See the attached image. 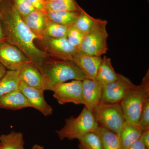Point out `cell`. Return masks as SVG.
Segmentation results:
<instances>
[{
    "mask_svg": "<svg viewBox=\"0 0 149 149\" xmlns=\"http://www.w3.org/2000/svg\"><path fill=\"white\" fill-rule=\"evenodd\" d=\"M101 56L89 55L77 52L72 61L85 74L86 78L95 79Z\"/></svg>",
    "mask_w": 149,
    "mask_h": 149,
    "instance_id": "cell-14",
    "label": "cell"
},
{
    "mask_svg": "<svg viewBox=\"0 0 149 149\" xmlns=\"http://www.w3.org/2000/svg\"><path fill=\"white\" fill-rule=\"evenodd\" d=\"M17 71L20 81L30 87L47 91L45 77L40 70L31 62L22 65Z\"/></svg>",
    "mask_w": 149,
    "mask_h": 149,
    "instance_id": "cell-12",
    "label": "cell"
},
{
    "mask_svg": "<svg viewBox=\"0 0 149 149\" xmlns=\"http://www.w3.org/2000/svg\"><path fill=\"white\" fill-rule=\"evenodd\" d=\"M93 112L84 107L76 117L71 116L65 120V124L56 133L61 140H78L89 133L95 132L98 127Z\"/></svg>",
    "mask_w": 149,
    "mask_h": 149,
    "instance_id": "cell-4",
    "label": "cell"
},
{
    "mask_svg": "<svg viewBox=\"0 0 149 149\" xmlns=\"http://www.w3.org/2000/svg\"><path fill=\"white\" fill-rule=\"evenodd\" d=\"M3 1V0H0V3H1V2L2 1Z\"/></svg>",
    "mask_w": 149,
    "mask_h": 149,
    "instance_id": "cell-37",
    "label": "cell"
},
{
    "mask_svg": "<svg viewBox=\"0 0 149 149\" xmlns=\"http://www.w3.org/2000/svg\"><path fill=\"white\" fill-rule=\"evenodd\" d=\"M1 149H25L23 135L21 132L13 131L0 136Z\"/></svg>",
    "mask_w": 149,
    "mask_h": 149,
    "instance_id": "cell-22",
    "label": "cell"
},
{
    "mask_svg": "<svg viewBox=\"0 0 149 149\" xmlns=\"http://www.w3.org/2000/svg\"><path fill=\"white\" fill-rule=\"evenodd\" d=\"M140 140L148 149H149V129L143 130L141 134Z\"/></svg>",
    "mask_w": 149,
    "mask_h": 149,
    "instance_id": "cell-30",
    "label": "cell"
},
{
    "mask_svg": "<svg viewBox=\"0 0 149 149\" xmlns=\"http://www.w3.org/2000/svg\"><path fill=\"white\" fill-rule=\"evenodd\" d=\"M82 81L83 104L92 111L100 102L103 85L96 79L86 78Z\"/></svg>",
    "mask_w": 149,
    "mask_h": 149,
    "instance_id": "cell-13",
    "label": "cell"
},
{
    "mask_svg": "<svg viewBox=\"0 0 149 149\" xmlns=\"http://www.w3.org/2000/svg\"><path fill=\"white\" fill-rule=\"evenodd\" d=\"M20 79L17 70H7L0 79V98L18 90Z\"/></svg>",
    "mask_w": 149,
    "mask_h": 149,
    "instance_id": "cell-19",
    "label": "cell"
},
{
    "mask_svg": "<svg viewBox=\"0 0 149 149\" xmlns=\"http://www.w3.org/2000/svg\"><path fill=\"white\" fill-rule=\"evenodd\" d=\"M95 133L100 139L102 149H121L118 134L106 128L98 126Z\"/></svg>",
    "mask_w": 149,
    "mask_h": 149,
    "instance_id": "cell-21",
    "label": "cell"
},
{
    "mask_svg": "<svg viewBox=\"0 0 149 149\" xmlns=\"http://www.w3.org/2000/svg\"><path fill=\"white\" fill-rule=\"evenodd\" d=\"M68 27L58 24L48 19L44 32V36L51 38L66 37Z\"/></svg>",
    "mask_w": 149,
    "mask_h": 149,
    "instance_id": "cell-26",
    "label": "cell"
},
{
    "mask_svg": "<svg viewBox=\"0 0 149 149\" xmlns=\"http://www.w3.org/2000/svg\"><path fill=\"white\" fill-rule=\"evenodd\" d=\"M30 62L27 56L15 46L6 41L0 43V64L7 70H17L22 65Z\"/></svg>",
    "mask_w": 149,
    "mask_h": 149,
    "instance_id": "cell-10",
    "label": "cell"
},
{
    "mask_svg": "<svg viewBox=\"0 0 149 149\" xmlns=\"http://www.w3.org/2000/svg\"><path fill=\"white\" fill-rule=\"evenodd\" d=\"M139 125L143 131L149 129V97L144 102Z\"/></svg>",
    "mask_w": 149,
    "mask_h": 149,
    "instance_id": "cell-29",
    "label": "cell"
},
{
    "mask_svg": "<svg viewBox=\"0 0 149 149\" xmlns=\"http://www.w3.org/2000/svg\"><path fill=\"white\" fill-rule=\"evenodd\" d=\"M127 149H148L140 139L131 144Z\"/></svg>",
    "mask_w": 149,
    "mask_h": 149,
    "instance_id": "cell-32",
    "label": "cell"
},
{
    "mask_svg": "<svg viewBox=\"0 0 149 149\" xmlns=\"http://www.w3.org/2000/svg\"><path fill=\"white\" fill-rule=\"evenodd\" d=\"M135 86L125 76L119 74L117 80L103 86L100 102L113 104L120 103L130 89Z\"/></svg>",
    "mask_w": 149,
    "mask_h": 149,
    "instance_id": "cell-9",
    "label": "cell"
},
{
    "mask_svg": "<svg viewBox=\"0 0 149 149\" xmlns=\"http://www.w3.org/2000/svg\"><path fill=\"white\" fill-rule=\"evenodd\" d=\"M0 149H1V144H0Z\"/></svg>",
    "mask_w": 149,
    "mask_h": 149,
    "instance_id": "cell-38",
    "label": "cell"
},
{
    "mask_svg": "<svg viewBox=\"0 0 149 149\" xmlns=\"http://www.w3.org/2000/svg\"><path fill=\"white\" fill-rule=\"evenodd\" d=\"M78 140L79 149H102L100 139L95 132L87 133Z\"/></svg>",
    "mask_w": 149,
    "mask_h": 149,
    "instance_id": "cell-25",
    "label": "cell"
},
{
    "mask_svg": "<svg viewBox=\"0 0 149 149\" xmlns=\"http://www.w3.org/2000/svg\"><path fill=\"white\" fill-rule=\"evenodd\" d=\"M92 112L99 126L119 134L125 121L120 103L100 102Z\"/></svg>",
    "mask_w": 149,
    "mask_h": 149,
    "instance_id": "cell-6",
    "label": "cell"
},
{
    "mask_svg": "<svg viewBox=\"0 0 149 149\" xmlns=\"http://www.w3.org/2000/svg\"><path fill=\"white\" fill-rule=\"evenodd\" d=\"M119 75L112 65L111 58L104 56L99 65L96 80L104 86L117 80Z\"/></svg>",
    "mask_w": 149,
    "mask_h": 149,
    "instance_id": "cell-18",
    "label": "cell"
},
{
    "mask_svg": "<svg viewBox=\"0 0 149 149\" xmlns=\"http://www.w3.org/2000/svg\"><path fill=\"white\" fill-rule=\"evenodd\" d=\"M48 19L67 27L73 25L80 13L78 11L45 12Z\"/></svg>",
    "mask_w": 149,
    "mask_h": 149,
    "instance_id": "cell-20",
    "label": "cell"
},
{
    "mask_svg": "<svg viewBox=\"0 0 149 149\" xmlns=\"http://www.w3.org/2000/svg\"><path fill=\"white\" fill-rule=\"evenodd\" d=\"M97 19L95 18L88 14L80 7V13L72 25L85 34L91 30L95 24Z\"/></svg>",
    "mask_w": 149,
    "mask_h": 149,
    "instance_id": "cell-24",
    "label": "cell"
},
{
    "mask_svg": "<svg viewBox=\"0 0 149 149\" xmlns=\"http://www.w3.org/2000/svg\"><path fill=\"white\" fill-rule=\"evenodd\" d=\"M45 80L47 91H52L56 85L70 80L83 81L85 74L72 61L49 57L40 69Z\"/></svg>",
    "mask_w": 149,
    "mask_h": 149,
    "instance_id": "cell-2",
    "label": "cell"
},
{
    "mask_svg": "<svg viewBox=\"0 0 149 149\" xmlns=\"http://www.w3.org/2000/svg\"><path fill=\"white\" fill-rule=\"evenodd\" d=\"M18 89L25 96L30 107L37 110L45 116L52 114L53 109L46 102L44 96L45 91L30 87L20 80Z\"/></svg>",
    "mask_w": 149,
    "mask_h": 149,
    "instance_id": "cell-11",
    "label": "cell"
},
{
    "mask_svg": "<svg viewBox=\"0 0 149 149\" xmlns=\"http://www.w3.org/2000/svg\"><path fill=\"white\" fill-rule=\"evenodd\" d=\"M53 96L60 104L72 103L83 104V81L72 80L56 85L53 88Z\"/></svg>",
    "mask_w": 149,
    "mask_h": 149,
    "instance_id": "cell-8",
    "label": "cell"
},
{
    "mask_svg": "<svg viewBox=\"0 0 149 149\" xmlns=\"http://www.w3.org/2000/svg\"><path fill=\"white\" fill-rule=\"evenodd\" d=\"M143 131L139 125L125 121L118 135L120 149L128 148L131 144L140 139Z\"/></svg>",
    "mask_w": 149,
    "mask_h": 149,
    "instance_id": "cell-17",
    "label": "cell"
},
{
    "mask_svg": "<svg viewBox=\"0 0 149 149\" xmlns=\"http://www.w3.org/2000/svg\"><path fill=\"white\" fill-rule=\"evenodd\" d=\"M28 1L32 3V5L37 9L45 12L44 9L45 2L43 0H28Z\"/></svg>",
    "mask_w": 149,
    "mask_h": 149,
    "instance_id": "cell-31",
    "label": "cell"
},
{
    "mask_svg": "<svg viewBox=\"0 0 149 149\" xmlns=\"http://www.w3.org/2000/svg\"><path fill=\"white\" fill-rule=\"evenodd\" d=\"M0 20L6 42L18 48L40 70L49 56L35 45L37 37L25 24L11 0H3L0 3Z\"/></svg>",
    "mask_w": 149,
    "mask_h": 149,
    "instance_id": "cell-1",
    "label": "cell"
},
{
    "mask_svg": "<svg viewBox=\"0 0 149 149\" xmlns=\"http://www.w3.org/2000/svg\"><path fill=\"white\" fill-rule=\"evenodd\" d=\"M149 97V70L141 84L130 89L120 103L125 121L139 125L145 101Z\"/></svg>",
    "mask_w": 149,
    "mask_h": 149,
    "instance_id": "cell-3",
    "label": "cell"
},
{
    "mask_svg": "<svg viewBox=\"0 0 149 149\" xmlns=\"http://www.w3.org/2000/svg\"><path fill=\"white\" fill-rule=\"evenodd\" d=\"M36 46L53 58L72 61L77 49L71 45L66 37L53 38L44 36L35 41Z\"/></svg>",
    "mask_w": 149,
    "mask_h": 149,
    "instance_id": "cell-7",
    "label": "cell"
},
{
    "mask_svg": "<svg viewBox=\"0 0 149 149\" xmlns=\"http://www.w3.org/2000/svg\"><path fill=\"white\" fill-rule=\"evenodd\" d=\"M107 21L97 19L91 30L85 33L77 51L89 55L101 56L108 49L107 30Z\"/></svg>",
    "mask_w": 149,
    "mask_h": 149,
    "instance_id": "cell-5",
    "label": "cell"
},
{
    "mask_svg": "<svg viewBox=\"0 0 149 149\" xmlns=\"http://www.w3.org/2000/svg\"><path fill=\"white\" fill-rule=\"evenodd\" d=\"M85 34L77 29L73 25L68 27L66 38L70 44L76 48H78L83 40Z\"/></svg>",
    "mask_w": 149,
    "mask_h": 149,
    "instance_id": "cell-27",
    "label": "cell"
},
{
    "mask_svg": "<svg viewBox=\"0 0 149 149\" xmlns=\"http://www.w3.org/2000/svg\"><path fill=\"white\" fill-rule=\"evenodd\" d=\"M31 149H45L44 147L38 144H35L31 148Z\"/></svg>",
    "mask_w": 149,
    "mask_h": 149,
    "instance_id": "cell-35",
    "label": "cell"
},
{
    "mask_svg": "<svg viewBox=\"0 0 149 149\" xmlns=\"http://www.w3.org/2000/svg\"><path fill=\"white\" fill-rule=\"evenodd\" d=\"M54 1V0H43L44 2H47L52 1Z\"/></svg>",
    "mask_w": 149,
    "mask_h": 149,
    "instance_id": "cell-36",
    "label": "cell"
},
{
    "mask_svg": "<svg viewBox=\"0 0 149 149\" xmlns=\"http://www.w3.org/2000/svg\"><path fill=\"white\" fill-rule=\"evenodd\" d=\"M28 107H30V105L19 89L0 98V108L17 110Z\"/></svg>",
    "mask_w": 149,
    "mask_h": 149,
    "instance_id": "cell-16",
    "label": "cell"
},
{
    "mask_svg": "<svg viewBox=\"0 0 149 149\" xmlns=\"http://www.w3.org/2000/svg\"><path fill=\"white\" fill-rule=\"evenodd\" d=\"M80 8L75 0H54L44 4L45 12L78 11Z\"/></svg>",
    "mask_w": 149,
    "mask_h": 149,
    "instance_id": "cell-23",
    "label": "cell"
},
{
    "mask_svg": "<svg viewBox=\"0 0 149 149\" xmlns=\"http://www.w3.org/2000/svg\"><path fill=\"white\" fill-rule=\"evenodd\" d=\"M6 71L7 70L1 64H0V79L4 75Z\"/></svg>",
    "mask_w": 149,
    "mask_h": 149,
    "instance_id": "cell-34",
    "label": "cell"
},
{
    "mask_svg": "<svg viewBox=\"0 0 149 149\" xmlns=\"http://www.w3.org/2000/svg\"><path fill=\"white\" fill-rule=\"evenodd\" d=\"M22 18L33 34L37 37V40L44 37V32L48 20L45 12L36 9Z\"/></svg>",
    "mask_w": 149,
    "mask_h": 149,
    "instance_id": "cell-15",
    "label": "cell"
},
{
    "mask_svg": "<svg viewBox=\"0 0 149 149\" xmlns=\"http://www.w3.org/2000/svg\"><path fill=\"white\" fill-rule=\"evenodd\" d=\"M5 41H6L5 35L4 33L1 23L0 20V43L5 42Z\"/></svg>",
    "mask_w": 149,
    "mask_h": 149,
    "instance_id": "cell-33",
    "label": "cell"
},
{
    "mask_svg": "<svg viewBox=\"0 0 149 149\" xmlns=\"http://www.w3.org/2000/svg\"><path fill=\"white\" fill-rule=\"evenodd\" d=\"M13 5L19 15L23 17L36 9L28 0H11Z\"/></svg>",
    "mask_w": 149,
    "mask_h": 149,
    "instance_id": "cell-28",
    "label": "cell"
}]
</instances>
